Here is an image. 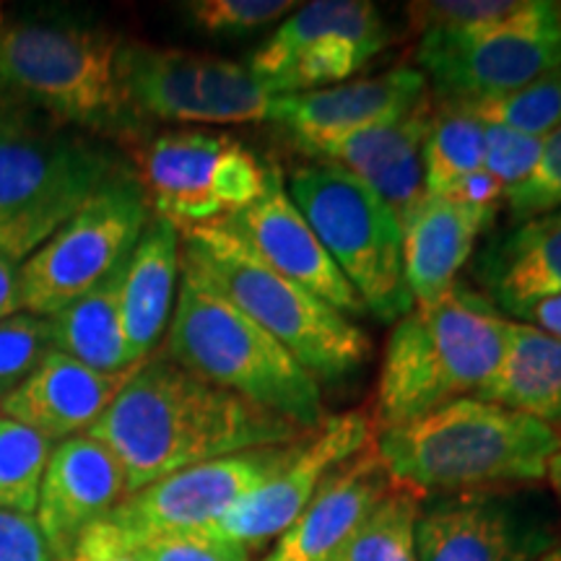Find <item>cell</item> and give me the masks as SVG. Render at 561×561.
Segmentation results:
<instances>
[{"label":"cell","mask_w":561,"mask_h":561,"mask_svg":"<svg viewBox=\"0 0 561 561\" xmlns=\"http://www.w3.org/2000/svg\"><path fill=\"white\" fill-rule=\"evenodd\" d=\"M87 434L110 447L133 494L170 473L257 447L286 445L307 432L161 354L133 371Z\"/></svg>","instance_id":"1"},{"label":"cell","mask_w":561,"mask_h":561,"mask_svg":"<svg viewBox=\"0 0 561 561\" xmlns=\"http://www.w3.org/2000/svg\"><path fill=\"white\" fill-rule=\"evenodd\" d=\"M182 276L180 229L153 216L125 261L121 318L133 364H144L170 328Z\"/></svg>","instance_id":"23"},{"label":"cell","mask_w":561,"mask_h":561,"mask_svg":"<svg viewBox=\"0 0 561 561\" xmlns=\"http://www.w3.org/2000/svg\"><path fill=\"white\" fill-rule=\"evenodd\" d=\"M483 133L486 125L462 104L445 102L434 110L424 144L426 195H447L462 180L483 170Z\"/></svg>","instance_id":"28"},{"label":"cell","mask_w":561,"mask_h":561,"mask_svg":"<svg viewBox=\"0 0 561 561\" xmlns=\"http://www.w3.org/2000/svg\"><path fill=\"white\" fill-rule=\"evenodd\" d=\"M541 138L523 136V133L500 128V125H486V133H483V170L494 180H500L504 193H507L530 178V172L538 164V157H541Z\"/></svg>","instance_id":"35"},{"label":"cell","mask_w":561,"mask_h":561,"mask_svg":"<svg viewBox=\"0 0 561 561\" xmlns=\"http://www.w3.org/2000/svg\"><path fill=\"white\" fill-rule=\"evenodd\" d=\"M128 496L123 466L107 445L91 434H76L58 442L42 476L37 520L47 549L55 561H62L73 546Z\"/></svg>","instance_id":"19"},{"label":"cell","mask_w":561,"mask_h":561,"mask_svg":"<svg viewBox=\"0 0 561 561\" xmlns=\"http://www.w3.org/2000/svg\"><path fill=\"white\" fill-rule=\"evenodd\" d=\"M227 224L280 276L314 294L348 320L367 314L359 294L351 289L301 210L294 206L286 193V182L276 170L268 172L261 198Z\"/></svg>","instance_id":"18"},{"label":"cell","mask_w":561,"mask_h":561,"mask_svg":"<svg viewBox=\"0 0 561 561\" xmlns=\"http://www.w3.org/2000/svg\"><path fill=\"white\" fill-rule=\"evenodd\" d=\"M151 206L138 178L112 172L55 234L19 268L21 310L60 312L128 261Z\"/></svg>","instance_id":"9"},{"label":"cell","mask_w":561,"mask_h":561,"mask_svg":"<svg viewBox=\"0 0 561 561\" xmlns=\"http://www.w3.org/2000/svg\"><path fill=\"white\" fill-rule=\"evenodd\" d=\"M286 193L301 210L364 310L398 322L413 310L403 268V227L364 182L328 161L294 167Z\"/></svg>","instance_id":"7"},{"label":"cell","mask_w":561,"mask_h":561,"mask_svg":"<svg viewBox=\"0 0 561 561\" xmlns=\"http://www.w3.org/2000/svg\"><path fill=\"white\" fill-rule=\"evenodd\" d=\"M447 198H455L471 208L489 210V214H496L504 201V187L500 180H494L486 170H479L471 178H466L455 187L453 193H447Z\"/></svg>","instance_id":"38"},{"label":"cell","mask_w":561,"mask_h":561,"mask_svg":"<svg viewBox=\"0 0 561 561\" xmlns=\"http://www.w3.org/2000/svg\"><path fill=\"white\" fill-rule=\"evenodd\" d=\"M110 32L73 21L0 19V94L81 128H121L128 117Z\"/></svg>","instance_id":"6"},{"label":"cell","mask_w":561,"mask_h":561,"mask_svg":"<svg viewBox=\"0 0 561 561\" xmlns=\"http://www.w3.org/2000/svg\"><path fill=\"white\" fill-rule=\"evenodd\" d=\"M390 42L367 0H318L291 11L250 55L248 68L273 96L305 94L351 81Z\"/></svg>","instance_id":"14"},{"label":"cell","mask_w":561,"mask_h":561,"mask_svg":"<svg viewBox=\"0 0 561 561\" xmlns=\"http://www.w3.org/2000/svg\"><path fill=\"white\" fill-rule=\"evenodd\" d=\"M112 172L96 146L0 107V257L26 261Z\"/></svg>","instance_id":"8"},{"label":"cell","mask_w":561,"mask_h":561,"mask_svg":"<svg viewBox=\"0 0 561 561\" xmlns=\"http://www.w3.org/2000/svg\"><path fill=\"white\" fill-rule=\"evenodd\" d=\"M507 341L510 320L471 286L455 284L434 301L413 305L385 346L375 403L380 430L473 398L500 367Z\"/></svg>","instance_id":"3"},{"label":"cell","mask_w":561,"mask_h":561,"mask_svg":"<svg viewBox=\"0 0 561 561\" xmlns=\"http://www.w3.org/2000/svg\"><path fill=\"white\" fill-rule=\"evenodd\" d=\"M294 445L297 439L227 455L164 476L125 496L96 525L112 541L130 551L144 549L161 538L206 533L252 489L261 486L289 458Z\"/></svg>","instance_id":"13"},{"label":"cell","mask_w":561,"mask_h":561,"mask_svg":"<svg viewBox=\"0 0 561 561\" xmlns=\"http://www.w3.org/2000/svg\"><path fill=\"white\" fill-rule=\"evenodd\" d=\"M375 445V424L364 411L328 416L318 430L301 434L280 466L210 528L248 549L273 541L307 510L343 462Z\"/></svg>","instance_id":"15"},{"label":"cell","mask_w":561,"mask_h":561,"mask_svg":"<svg viewBox=\"0 0 561 561\" xmlns=\"http://www.w3.org/2000/svg\"><path fill=\"white\" fill-rule=\"evenodd\" d=\"M3 398L5 396H3V392H0V413H3Z\"/></svg>","instance_id":"43"},{"label":"cell","mask_w":561,"mask_h":561,"mask_svg":"<svg viewBox=\"0 0 561 561\" xmlns=\"http://www.w3.org/2000/svg\"><path fill=\"white\" fill-rule=\"evenodd\" d=\"M430 100V81L416 68L351 79L335 87L276 96L268 121L276 123L294 149L314 157L322 146L409 115Z\"/></svg>","instance_id":"17"},{"label":"cell","mask_w":561,"mask_h":561,"mask_svg":"<svg viewBox=\"0 0 561 561\" xmlns=\"http://www.w3.org/2000/svg\"><path fill=\"white\" fill-rule=\"evenodd\" d=\"M53 348L50 318L16 312L0 320V392H9L45 362Z\"/></svg>","instance_id":"32"},{"label":"cell","mask_w":561,"mask_h":561,"mask_svg":"<svg viewBox=\"0 0 561 561\" xmlns=\"http://www.w3.org/2000/svg\"><path fill=\"white\" fill-rule=\"evenodd\" d=\"M538 561H561V543L553 546V549L549 553H543V557Z\"/></svg>","instance_id":"42"},{"label":"cell","mask_w":561,"mask_h":561,"mask_svg":"<svg viewBox=\"0 0 561 561\" xmlns=\"http://www.w3.org/2000/svg\"><path fill=\"white\" fill-rule=\"evenodd\" d=\"M473 398L525 413L561 432V341L528 322H510L500 367Z\"/></svg>","instance_id":"26"},{"label":"cell","mask_w":561,"mask_h":561,"mask_svg":"<svg viewBox=\"0 0 561 561\" xmlns=\"http://www.w3.org/2000/svg\"><path fill=\"white\" fill-rule=\"evenodd\" d=\"M125 263L100 286L83 294L60 312L50 314L53 348L100 371H125L130 362L121 318V284Z\"/></svg>","instance_id":"27"},{"label":"cell","mask_w":561,"mask_h":561,"mask_svg":"<svg viewBox=\"0 0 561 561\" xmlns=\"http://www.w3.org/2000/svg\"><path fill=\"white\" fill-rule=\"evenodd\" d=\"M392 489L375 445L322 483L307 510L276 538L263 561H339L364 517Z\"/></svg>","instance_id":"22"},{"label":"cell","mask_w":561,"mask_h":561,"mask_svg":"<svg viewBox=\"0 0 561 561\" xmlns=\"http://www.w3.org/2000/svg\"><path fill=\"white\" fill-rule=\"evenodd\" d=\"M138 367L100 371L60 351H50L45 362L3 398V416L30 426L50 442L87 434Z\"/></svg>","instance_id":"21"},{"label":"cell","mask_w":561,"mask_h":561,"mask_svg":"<svg viewBox=\"0 0 561 561\" xmlns=\"http://www.w3.org/2000/svg\"><path fill=\"white\" fill-rule=\"evenodd\" d=\"M140 561H250L248 546L229 541L216 533H191V536L161 538L138 549Z\"/></svg>","instance_id":"36"},{"label":"cell","mask_w":561,"mask_h":561,"mask_svg":"<svg viewBox=\"0 0 561 561\" xmlns=\"http://www.w3.org/2000/svg\"><path fill=\"white\" fill-rule=\"evenodd\" d=\"M53 442L39 432L0 416V510H37L42 476L50 460Z\"/></svg>","instance_id":"31"},{"label":"cell","mask_w":561,"mask_h":561,"mask_svg":"<svg viewBox=\"0 0 561 561\" xmlns=\"http://www.w3.org/2000/svg\"><path fill=\"white\" fill-rule=\"evenodd\" d=\"M182 268L214 286L318 380H341L371 356L369 335L252 252L227 221L180 231Z\"/></svg>","instance_id":"5"},{"label":"cell","mask_w":561,"mask_h":561,"mask_svg":"<svg viewBox=\"0 0 561 561\" xmlns=\"http://www.w3.org/2000/svg\"><path fill=\"white\" fill-rule=\"evenodd\" d=\"M515 224L561 208V125L543 138L541 157L530 178L504 193Z\"/></svg>","instance_id":"34"},{"label":"cell","mask_w":561,"mask_h":561,"mask_svg":"<svg viewBox=\"0 0 561 561\" xmlns=\"http://www.w3.org/2000/svg\"><path fill=\"white\" fill-rule=\"evenodd\" d=\"M520 322H528V325L538 328V331L553 335V339L561 341V294L551 299H541L525 310Z\"/></svg>","instance_id":"39"},{"label":"cell","mask_w":561,"mask_h":561,"mask_svg":"<svg viewBox=\"0 0 561 561\" xmlns=\"http://www.w3.org/2000/svg\"><path fill=\"white\" fill-rule=\"evenodd\" d=\"M419 507L416 494L392 486L364 517L339 561H419Z\"/></svg>","instance_id":"29"},{"label":"cell","mask_w":561,"mask_h":561,"mask_svg":"<svg viewBox=\"0 0 561 561\" xmlns=\"http://www.w3.org/2000/svg\"><path fill=\"white\" fill-rule=\"evenodd\" d=\"M294 9L291 0H193L185 13L206 34L237 37L284 21Z\"/></svg>","instance_id":"33"},{"label":"cell","mask_w":561,"mask_h":561,"mask_svg":"<svg viewBox=\"0 0 561 561\" xmlns=\"http://www.w3.org/2000/svg\"><path fill=\"white\" fill-rule=\"evenodd\" d=\"M476 278L496 310L520 320L536 301L561 294V208L515 224L479 255Z\"/></svg>","instance_id":"24"},{"label":"cell","mask_w":561,"mask_h":561,"mask_svg":"<svg viewBox=\"0 0 561 561\" xmlns=\"http://www.w3.org/2000/svg\"><path fill=\"white\" fill-rule=\"evenodd\" d=\"M0 561H55L34 515L0 510Z\"/></svg>","instance_id":"37"},{"label":"cell","mask_w":561,"mask_h":561,"mask_svg":"<svg viewBox=\"0 0 561 561\" xmlns=\"http://www.w3.org/2000/svg\"><path fill=\"white\" fill-rule=\"evenodd\" d=\"M432 115V100H426L398 121L322 146L312 159L354 174L405 227L426 198L424 144L430 136Z\"/></svg>","instance_id":"20"},{"label":"cell","mask_w":561,"mask_h":561,"mask_svg":"<svg viewBox=\"0 0 561 561\" xmlns=\"http://www.w3.org/2000/svg\"><path fill=\"white\" fill-rule=\"evenodd\" d=\"M21 310L19 305V271L0 257V320Z\"/></svg>","instance_id":"40"},{"label":"cell","mask_w":561,"mask_h":561,"mask_svg":"<svg viewBox=\"0 0 561 561\" xmlns=\"http://www.w3.org/2000/svg\"><path fill=\"white\" fill-rule=\"evenodd\" d=\"M416 60L442 102L510 94L561 68V3L525 0L502 24L421 34Z\"/></svg>","instance_id":"10"},{"label":"cell","mask_w":561,"mask_h":561,"mask_svg":"<svg viewBox=\"0 0 561 561\" xmlns=\"http://www.w3.org/2000/svg\"><path fill=\"white\" fill-rule=\"evenodd\" d=\"M496 214L447 195H426L403 227V268L413 305H426L458 284L476 242Z\"/></svg>","instance_id":"25"},{"label":"cell","mask_w":561,"mask_h":561,"mask_svg":"<svg viewBox=\"0 0 561 561\" xmlns=\"http://www.w3.org/2000/svg\"><path fill=\"white\" fill-rule=\"evenodd\" d=\"M455 104H462L483 125H500V128L543 140L561 125V68L510 94Z\"/></svg>","instance_id":"30"},{"label":"cell","mask_w":561,"mask_h":561,"mask_svg":"<svg viewBox=\"0 0 561 561\" xmlns=\"http://www.w3.org/2000/svg\"><path fill=\"white\" fill-rule=\"evenodd\" d=\"M140 185L180 231L229 221L261 198L271 167L227 133L170 130L138 153Z\"/></svg>","instance_id":"12"},{"label":"cell","mask_w":561,"mask_h":561,"mask_svg":"<svg viewBox=\"0 0 561 561\" xmlns=\"http://www.w3.org/2000/svg\"><path fill=\"white\" fill-rule=\"evenodd\" d=\"M546 479H549L553 494H557L559 502H561V447H559V453L549 460V468H546Z\"/></svg>","instance_id":"41"},{"label":"cell","mask_w":561,"mask_h":561,"mask_svg":"<svg viewBox=\"0 0 561 561\" xmlns=\"http://www.w3.org/2000/svg\"><path fill=\"white\" fill-rule=\"evenodd\" d=\"M553 546L549 517L517 496L458 491L419 507V561H538Z\"/></svg>","instance_id":"16"},{"label":"cell","mask_w":561,"mask_h":561,"mask_svg":"<svg viewBox=\"0 0 561 561\" xmlns=\"http://www.w3.org/2000/svg\"><path fill=\"white\" fill-rule=\"evenodd\" d=\"M559 447L561 432L479 398H460L375 439L392 486L416 496L543 481Z\"/></svg>","instance_id":"2"},{"label":"cell","mask_w":561,"mask_h":561,"mask_svg":"<svg viewBox=\"0 0 561 561\" xmlns=\"http://www.w3.org/2000/svg\"><path fill=\"white\" fill-rule=\"evenodd\" d=\"M167 356L301 432L325 421L320 380L214 286L182 268Z\"/></svg>","instance_id":"4"},{"label":"cell","mask_w":561,"mask_h":561,"mask_svg":"<svg viewBox=\"0 0 561 561\" xmlns=\"http://www.w3.org/2000/svg\"><path fill=\"white\" fill-rule=\"evenodd\" d=\"M117 81L130 115L167 123H263L276 100L242 62L144 42L121 45Z\"/></svg>","instance_id":"11"}]
</instances>
